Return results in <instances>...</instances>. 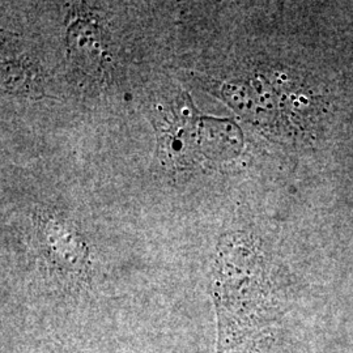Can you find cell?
I'll return each mask as SVG.
<instances>
[{
    "mask_svg": "<svg viewBox=\"0 0 353 353\" xmlns=\"http://www.w3.org/2000/svg\"><path fill=\"white\" fill-rule=\"evenodd\" d=\"M70 45L71 50L87 63L100 54V43L96 30L92 26L79 23L70 29Z\"/></svg>",
    "mask_w": 353,
    "mask_h": 353,
    "instance_id": "1",
    "label": "cell"
}]
</instances>
